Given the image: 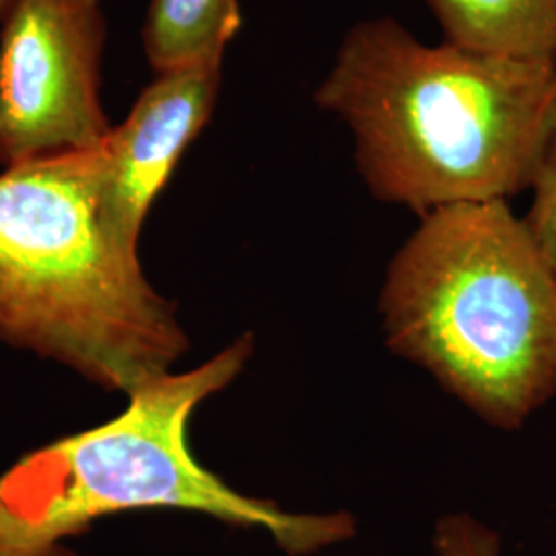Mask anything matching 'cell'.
<instances>
[{
    "label": "cell",
    "mask_w": 556,
    "mask_h": 556,
    "mask_svg": "<svg viewBox=\"0 0 556 556\" xmlns=\"http://www.w3.org/2000/svg\"><path fill=\"white\" fill-rule=\"evenodd\" d=\"M314 100L353 132L371 194L427 215L532 186L555 116L556 60L431 46L397 21H361Z\"/></svg>",
    "instance_id": "1"
},
{
    "label": "cell",
    "mask_w": 556,
    "mask_h": 556,
    "mask_svg": "<svg viewBox=\"0 0 556 556\" xmlns=\"http://www.w3.org/2000/svg\"><path fill=\"white\" fill-rule=\"evenodd\" d=\"M379 316L392 353L491 427L516 431L556 396V273L507 200L420 215Z\"/></svg>",
    "instance_id": "2"
},
{
    "label": "cell",
    "mask_w": 556,
    "mask_h": 556,
    "mask_svg": "<svg viewBox=\"0 0 556 556\" xmlns=\"http://www.w3.org/2000/svg\"><path fill=\"white\" fill-rule=\"evenodd\" d=\"M100 176L101 142L0 172V340L128 396L174 371L188 337L108 238Z\"/></svg>",
    "instance_id": "3"
},
{
    "label": "cell",
    "mask_w": 556,
    "mask_h": 556,
    "mask_svg": "<svg viewBox=\"0 0 556 556\" xmlns=\"http://www.w3.org/2000/svg\"><path fill=\"white\" fill-rule=\"evenodd\" d=\"M252 353L254 337L243 334L194 369L142 383L110 422L23 457L0 477V548H52L96 519L137 509H181L254 528L287 556L319 555L353 540V514L287 511L239 493L192 454L194 410L231 386Z\"/></svg>",
    "instance_id": "4"
},
{
    "label": "cell",
    "mask_w": 556,
    "mask_h": 556,
    "mask_svg": "<svg viewBox=\"0 0 556 556\" xmlns=\"http://www.w3.org/2000/svg\"><path fill=\"white\" fill-rule=\"evenodd\" d=\"M108 17L103 0H15L0 23V165L98 147Z\"/></svg>",
    "instance_id": "5"
},
{
    "label": "cell",
    "mask_w": 556,
    "mask_h": 556,
    "mask_svg": "<svg viewBox=\"0 0 556 556\" xmlns=\"http://www.w3.org/2000/svg\"><path fill=\"white\" fill-rule=\"evenodd\" d=\"M220 71L223 64H202L155 75L101 142V225L124 254L139 256L153 202L213 118Z\"/></svg>",
    "instance_id": "6"
},
{
    "label": "cell",
    "mask_w": 556,
    "mask_h": 556,
    "mask_svg": "<svg viewBox=\"0 0 556 556\" xmlns=\"http://www.w3.org/2000/svg\"><path fill=\"white\" fill-rule=\"evenodd\" d=\"M445 41L509 59L556 60V0H427Z\"/></svg>",
    "instance_id": "7"
},
{
    "label": "cell",
    "mask_w": 556,
    "mask_h": 556,
    "mask_svg": "<svg viewBox=\"0 0 556 556\" xmlns=\"http://www.w3.org/2000/svg\"><path fill=\"white\" fill-rule=\"evenodd\" d=\"M239 29V0H151L142 23V52L155 75L223 64Z\"/></svg>",
    "instance_id": "8"
},
{
    "label": "cell",
    "mask_w": 556,
    "mask_h": 556,
    "mask_svg": "<svg viewBox=\"0 0 556 556\" xmlns=\"http://www.w3.org/2000/svg\"><path fill=\"white\" fill-rule=\"evenodd\" d=\"M534 200L523 217L540 252L556 273V108L548 139L532 179Z\"/></svg>",
    "instance_id": "9"
},
{
    "label": "cell",
    "mask_w": 556,
    "mask_h": 556,
    "mask_svg": "<svg viewBox=\"0 0 556 556\" xmlns=\"http://www.w3.org/2000/svg\"><path fill=\"white\" fill-rule=\"evenodd\" d=\"M431 546L435 556H503L497 530L468 511L438 517Z\"/></svg>",
    "instance_id": "10"
},
{
    "label": "cell",
    "mask_w": 556,
    "mask_h": 556,
    "mask_svg": "<svg viewBox=\"0 0 556 556\" xmlns=\"http://www.w3.org/2000/svg\"><path fill=\"white\" fill-rule=\"evenodd\" d=\"M0 556H79L68 548H64L62 544L52 546V548H43V551H4L0 548Z\"/></svg>",
    "instance_id": "11"
},
{
    "label": "cell",
    "mask_w": 556,
    "mask_h": 556,
    "mask_svg": "<svg viewBox=\"0 0 556 556\" xmlns=\"http://www.w3.org/2000/svg\"><path fill=\"white\" fill-rule=\"evenodd\" d=\"M13 4H15V0H0V23L7 17V13L11 11Z\"/></svg>",
    "instance_id": "12"
}]
</instances>
